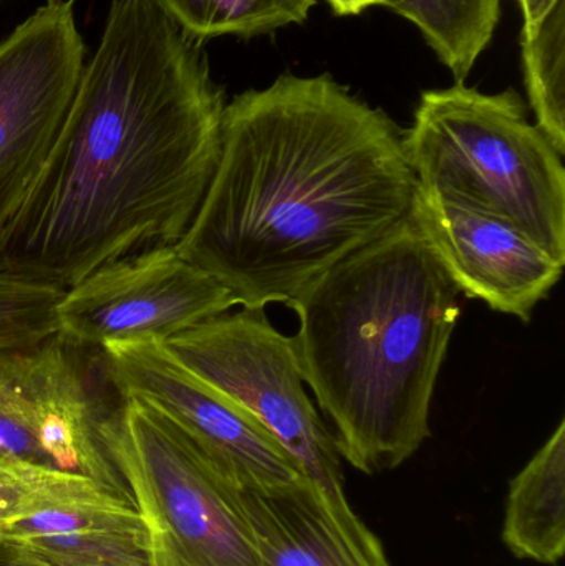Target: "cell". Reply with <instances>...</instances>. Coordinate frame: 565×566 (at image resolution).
<instances>
[{
	"mask_svg": "<svg viewBox=\"0 0 565 566\" xmlns=\"http://www.w3.org/2000/svg\"><path fill=\"white\" fill-rule=\"evenodd\" d=\"M411 218L467 298L533 319L564 265L504 219L417 185Z\"/></svg>",
	"mask_w": 565,
	"mask_h": 566,
	"instance_id": "8fae6325",
	"label": "cell"
},
{
	"mask_svg": "<svg viewBox=\"0 0 565 566\" xmlns=\"http://www.w3.org/2000/svg\"><path fill=\"white\" fill-rule=\"evenodd\" d=\"M238 501L261 566H391L347 497L308 479L274 491L238 489Z\"/></svg>",
	"mask_w": 565,
	"mask_h": 566,
	"instance_id": "7c38bea8",
	"label": "cell"
},
{
	"mask_svg": "<svg viewBox=\"0 0 565 566\" xmlns=\"http://www.w3.org/2000/svg\"><path fill=\"white\" fill-rule=\"evenodd\" d=\"M417 185L513 224L565 265L564 156L514 90H428L405 132Z\"/></svg>",
	"mask_w": 565,
	"mask_h": 566,
	"instance_id": "277c9868",
	"label": "cell"
},
{
	"mask_svg": "<svg viewBox=\"0 0 565 566\" xmlns=\"http://www.w3.org/2000/svg\"><path fill=\"white\" fill-rule=\"evenodd\" d=\"M524 76L536 126L565 155V0H517Z\"/></svg>",
	"mask_w": 565,
	"mask_h": 566,
	"instance_id": "9a60e30c",
	"label": "cell"
},
{
	"mask_svg": "<svg viewBox=\"0 0 565 566\" xmlns=\"http://www.w3.org/2000/svg\"><path fill=\"white\" fill-rule=\"evenodd\" d=\"M0 566H56L19 542L0 544Z\"/></svg>",
	"mask_w": 565,
	"mask_h": 566,
	"instance_id": "ffe728a7",
	"label": "cell"
},
{
	"mask_svg": "<svg viewBox=\"0 0 565 566\" xmlns=\"http://www.w3.org/2000/svg\"><path fill=\"white\" fill-rule=\"evenodd\" d=\"M238 306L236 296L176 248L122 259L65 290L60 333L83 346L109 342L168 343L179 333Z\"/></svg>",
	"mask_w": 565,
	"mask_h": 566,
	"instance_id": "30bf717a",
	"label": "cell"
},
{
	"mask_svg": "<svg viewBox=\"0 0 565 566\" xmlns=\"http://www.w3.org/2000/svg\"><path fill=\"white\" fill-rule=\"evenodd\" d=\"M7 541L56 566H149L148 534L135 504L72 472H60L52 492L10 525Z\"/></svg>",
	"mask_w": 565,
	"mask_h": 566,
	"instance_id": "4fadbf2b",
	"label": "cell"
},
{
	"mask_svg": "<svg viewBox=\"0 0 565 566\" xmlns=\"http://www.w3.org/2000/svg\"><path fill=\"white\" fill-rule=\"evenodd\" d=\"M65 290L0 269V349L25 348L60 332Z\"/></svg>",
	"mask_w": 565,
	"mask_h": 566,
	"instance_id": "ac0fdd59",
	"label": "cell"
},
{
	"mask_svg": "<svg viewBox=\"0 0 565 566\" xmlns=\"http://www.w3.org/2000/svg\"><path fill=\"white\" fill-rule=\"evenodd\" d=\"M460 295L410 214L289 303L305 385L352 468L395 471L430 438Z\"/></svg>",
	"mask_w": 565,
	"mask_h": 566,
	"instance_id": "3957f363",
	"label": "cell"
},
{
	"mask_svg": "<svg viewBox=\"0 0 565 566\" xmlns=\"http://www.w3.org/2000/svg\"><path fill=\"white\" fill-rule=\"evenodd\" d=\"M212 388L254 416L308 481L345 495L334 434L305 391L294 339L272 325L265 308L212 316L166 343Z\"/></svg>",
	"mask_w": 565,
	"mask_h": 566,
	"instance_id": "52a82bcc",
	"label": "cell"
},
{
	"mask_svg": "<svg viewBox=\"0 0 565 566\" xmlns=\"http://www.w3.org/2000/svg\"><path fill=\"white\" fill-rule=\"evenodd\" d=\"M198 43L222 35L244 39L307 19L317 0H149Z\"/></svg>",
	"mask_w": 565,
	"mask_h": 566,
	"instance_id": "e0dca14e",
	"label": "cell"
},
{
	"mask_svg": "<svg viewBox=\"0 0 565 566\" xmlns=\"http://www.w3.org/2000/svg\"><path fill=\"white\" fill-rule=\"evenodd\" d=\"M85 65L75 0H46L0 42V251L49 161Z\"/></svg>",
	"mask_w": 565,
	"mask_h": 566,
	"instance_id": "ba28073f",
	"label": "cell"
},
{
	"mask_svg": "<svg viewBox=\"0 0 565 566\" xmlns=\"http://www.w3.org/2000/svg\"><path fill=\"white\" fill-rule=\"evenodd\" d=\"M102 438L145 522L149 566H261L238 488L171 419L123 396Z\"/></svg>",
	"mask_w": 565,
	"mask_h": 566,
	"instance_id": "5b68a950",
	"label": "cell"
},
{
	"mask_svg": "<svg viewBox=\"0 0 565 566\" xmlns=\"http://www.w3.org/2000/svg\"><path fill=\"white\" fill-rule=\"evenodd\" d=\"M414 22L438 59L463 82L493 39L501 0H388Z\"/></svg>",
	"mask_w": 565,
	"mask_h": 566,
	"instance_id": "2e32d148",
	"label": "cell"
},
{
	"mask_svg": "<svg viewBox=\"0 0 565 566\" xmlns=\"http://www.w3.org/2000/svg\"><path fill=\"white\" fill-rule=\"evenodd\" d=\"M226 105L201 43L149 0H113L0 269L69 290L176 248L218 168Z\"/></svg>",
	"mask_w": 565,
	"mask_h": 566,
	"instance_id": "6da1fadb",
	"label": "cell"
},
{
	"mask_svg": "<svg viewBox=\"0 0 565 566\" xmlns=\"http://www.w3.org/2000/svg\"><path fill=\"white\" fill-rule=\"evenodd\" d=\"M102 349L119 395L171 419L234 488L274 491L307 479L254 416L182 365L166 343L109 342Z\"/></svg>",
	"mask_w": 565,
	"mask_h": 566,
	"instance_id": "9c48e42d",
	"label": "cell"
},
{
	"mask_svg": "<svg viewBox=\"0 0 565 566\" xmlns=\"http://www.w3.org/2000/svg\"><path fill=\"white\" fill-rule=\"evenodd\" d=\"M520 560L554 566L565 555V419L510 482L503 532Z\"/></svg>",
	"mask_w": 565,
	"mask_h": 566,
	"instance_id": "5bb4252c",
	"label": "cell"
},
{
	"mask_svg": "<svg viewBox=\"0 0 565 566\" xmlns=\"http://www.w3.org/2000/svg\"><path fill=\"white\" fill-rule=\"evenodd\" d=\"M405 132L328 75L279 76L226 105L221 155L176 251L241 308L289 305L410 216Z\"/></svg>",
	"mask_w": 565,
	"mask_h": 566,
	"instance_id": "7a4b0ae2",
	"label": "cell"
},
{
	"mask_svg": "<svg viewBox=\"0 0 565 566\" xmlns=\"http://www.w3.org/2000/svg\"><path fill=\"white\" fill-rule=\"evenodd\" d=\"M112 386L103 349L60 332L0 349V458L85 475L132 501L102 438L123 401L109 405Z\"/></svg>",
	"mask_w": 565,
	"mask_h": 566,
	"instance_id": "8992f818",
	"label": "cell"
},
{
	"mask_svg": "<svg viewBox=\"0 0 565 566\" xmlns=\"http://www.w3.org/2000/svg\"><path fill=\"white\" fill-rule=\"evenodd\" d=\"M59 469L0 458V544L13 522L29 514L52 492Z\"/></svg>",
	"mask_w": 565,
	"mask_h": 566,
	"instance_id": "d6986e66",
	"label": "cell"
}]
</instances>
